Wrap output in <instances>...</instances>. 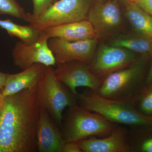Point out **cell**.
<instances>
[{
  "label": "cell",
  "instance_id": "6da1fadb",
  "mask_svg": "<svg viewBox=\"0 0 152 152\" xmlns=\"http://www.w3.org/2000/svg\"><path fill=\"white\" fill-rule=\"evenodd\" d=\"M37 86L4 97L0 111V152H35L40 105Z\"/></svg>",
  "mask_w": 152,
  "mask_h": 152
},
{
  "label": "cell",
  "instance_id": "7a4b0ae2",
  "mask_svg": "<svg viewBox=\"0 0 152 152\" xmlns=\"http://www.w3.org/2000/svg\"><path fill=\"white\" fill-rule=\"evenodd\" d=\"M77 97L81 107L100 114L111 122L129 127L152 125V116L141 113L132 102L108 99L89 88L78 93Z\"/></svg>",
  "mask_w": 152,
  "mask_h": 152
},
{
  "label": "cell",
  "instance_id": "3957f363",
  "mask_svg": "<svg viewBox=\"0 0 152 152\" xmlns=\"http://www.w3.org/2000/svg\"><path fill=\"white\" fill-rule=\"evenodd\" d=\"M69 108L61 127L65 142H77L91 137H107L119 124L111 122L100 114L83 109L78 104Z\"/></svg>",
  "mask_w": 152,
  "mask_h": 152
},
{
  "label": "cell",
  "instance_id": "277c9868",
  "mask_svg": "<svg viewBox=\"0 0 152 152\" xmlns=\"http://www.w3.org/2000/svg\"><path fill=\"white\" fill-rule=\"evenodd\" d=\"M146 58L137 60L131 65L109 75L96 93L108 99L133 102L145 86Z\"/></svg>",
  "mask_w": 152,
  "mask_h": 152
},
{
  "label": "cell",
  "instance_id": "5b68a950",
  "mask_svg": "<svg viewBox=\"0 0 152 152\" xmlns=\"http://www.w3.org/2000/svg\"><path fill=\"white\" fill-rule=\"evenodd\" d=\"M36 96L40 106L46 110L55 124L61 128L64 110L66 107L78 105L77 95L57 79L52 66H46L37 84Z\"/></svg>",
  "mask_w": 152,
  "mask_h": 152
},
{
  "label": "cell",
  "instance_id": "8992f818",
  "mask_svg": "<svg viewBox=\"0 0 152 152\" xmlns=\"http://www.w3.org/2000/svg\"><path fill=\"white\" fill-rule=\"evenodd\" d=\"M91 7L90 0H58L40 15L27 13L25 21L39 30L88 20Z\"/></svg>",
  "mask_w": 152,
  "mask_h": 152
},
{
  "label": "cell",
  "instance_id": "52a82bcc",
  "mask_svg": "<svg viewBox=\"0 0 152 152\" xmlns=\"http://www.w3.org/2000/svg\"><path fill=\"white\" fill-rule=\"evenodd\" d=\"M54 69L57 79L77 95L76 88L85 87L97 92L104 80L99 77L90 69L88 64L78 61L56 63Z\"/></svg>",
  "mask_w": 152,
  "mask_h": 152
},
{
  "label": "cell",
  "instance_id": "ba28073f",
  "mask_svg": "<svg viewBox=\"0 0 152 152\" xmlns=\"http://www.w3.org/2000/svg\"><path fill=\"white\" fill-rule=\"evenodd\" d=\"M133 52L124 48L103 46L89 65L94 75L104 80L110 74L126 67L137 61Z\"/></svg>",
  "mask_w": 152,
  "mask_h": 152
},
{
  "label": "cell",
  "instance_id": "9c48e42d",
  "mask_svg": "<svg viewBox=\"0 0 152 152\" xmlns=\"http://www.w3.org/2000/svg\"><path fill=\"white\" fill-rule=\"evenodd\" d=\"M97 39L69 42L58 38L48 40V45L56 63L78 61L89 65L94 56Z\"/></svg>",
  "mask_w": 152,
  "mask_h": 152
},
{
  "label": "cell",
  "instance_id": "30bf717a",
  "mask_svg": "<svg viewBox=\"0 0 152 152\" xmlns=\"http://www.w3.org/2000/svg\"><path fill=\"white\" fill-rule=\"evenodd\" d=\"M12 56L15 65L23 70L37 63L47 66L56 65L47 39L39 40L31 45L18 41L12 51Z\"/></svg>",
  "mask_w": 152,
  "mask_h": 152
},
{
  "label": "cell",
  "instance_id": "8fae6325",
  "mask_svg": "<svg viewBox=\"0 0 152 152\" xmlns=\"http://www.w3.org/2000/svg\"><path fill=\"white\" fill-rule=\"evenodd\" d=\"M88 20L92 25L98 37L112 33L121 23V10L117 0H110L91 6Z\"/></svg>",
  "mask_w": 152,
  "mask_h": 152
},
{
  "label": "cell",
  "instance_id": "7c38bea8",
  "mask_svg": "<svg viewBox=\"0 0 152 152\" xmlns=\"http://www.w3.org/2000/svg\"><path fill=\"white\" fill-rule=\"evenodd\" d=\"M129 135V129L118 124L107 137H91L77 142L83 152H131Z\"/></svg>",
  "mask_w": 152,
  "mask_h": 152
},
{
  "label": "cell",
  "instance_id": "4fadbf2b",
  "mask_svg": "<svg viewBox=\"0 0 152 152\" xmlns=\"http://www.w3.org/2000/svg\"><path fill=\"white\" fill-rule=\"evenodd\" d=\"M37 141L39 152H63L66 143L61 131L46 110L41 106Z\"/></svg>",
  "mask_w": 152,
  "mask_h": 152
},
{
  "label": "cell",
  "instance_id": "5bb4252c",
  "mask_svg": "<svg viewBox=\"0 0 152 152\" xmlns=\"http://www.w3.org/2000/svg\"><path fill=\"white\" fill-rule=\"evenodd\" d=\"M41 31L39 40L56 37L69 42H76L98 38L92 25L88 20L48 28Z\"/></svg>",
  "mask_w": 152,
  "mask_h": 152
},
{
  "label": "cell",
  "instance_id": "9a60e30c",
  "mask_svg": "<svg viewBox=\"0 0 152 152\" xmlns=\"http://www.w3.org/2000/svg\"><path fill=\"white\" fill-rule=\"evenodd\" d=\"M46 66L42 64L37 63L18 73L9 74L5 86L1 92L3 97L36 86L42 77Z\"/></svg>",
  "mask_w": 152,
  "mask_h": 152
},
{
  "label": "cell",
  "instance_id": "2e32d148",
  "mask_svg": "<svg viewBox=\"0 0 152 152\" xmlns=\"http://www.w3.org/2000/svg\"><path fill=\"white\" fill-rule=\"evenodd\" d=\"M126 14L129 22L136 31L152 39V16L135 2L127 4Z\"/></svg>",
  "mask_w": 152,
  "mask_h": 152
},
{
  "label": "cell",
  "instance_id": "e0dca14e",
  "mask_svg": "<svg viewBox=\"0 0 152 152\" xmlns=\"http://www.w3.org/2000/svg\"><path fill=\"white\" fill-rule=\"evenodd\" d=\"M131 152H152V125L129 127Z\"/></svg>",
  "mask_w": 152,
  "mask_h": 152
},
{
  "label": "cell",
  "instance_id": "ac0fdd59",
  "mask_svg": "<svg viewBox=\"0 0 152 152\" xmlns=\"http://www.w3.org/2000/svg\"><path fill=\"white\" fill-rule=\"evenodd\" d=\"M0 27L5 30L10 36L16 37L28 45L37 42L41 35L40 30L32 25L30 24L28 26H22L10 19L0 20Z\"/></svg>",
  "mask_w": 152,
  "mask_h": 152
},
{
  "label": "cell",
  "instance_id": "d6986e66",
  "mask_svg": "<svg viewBox=\"0 0 152 152\" xmlns=\"http://www.w3.org/2000/svg\"><path fill=\"white\" fill-rule=\"evenodd\" d=\"M112 45L127 49L146 56L152 55V39L141 34L135 37L118 39L114 41Z\"/></svg>",
  "mask_w": 152,
  "mask_h": 152
},
{
  "label": "cell",
  "instance_id": "ffe728a7",
  "mask_svg": "<svg viewBox=\"0 0 152 152\" xmlns=\"http://www.w3.org/2000/svg\"><path fill=\"white\" fill-rule=\"evenodd\" d=\"M133 103L141 113L152 116V83L144 87Z\"/></svg>",
  "mask_w": 152,
  "mask_h": 152
},
{
  "label": "cell",
  "instance_id": "44dd1931",
  "mask_svg": "<svg viewBox=\"0 0 152 152\" xmlns=\"http://www.w3.org/2000/svg\"><path fill=\"white\" fill-rule=\"evenodd\" d=\"M0 11L3 15H8L24 20L27 13L16 0H0Z\"/></svg>",
  "mask_w": 152,
  "mask_h": 152
},
{
  "label": "cell",
  "instance_id": "7402d4cb",
  "mask_svg": "<svg viewBox=\"0 0 152 152\" xmlns=\"http://www.w3.org/2000/svg\"><path fill=\"white\" fill-rule=\"evenodd\" d=\"M58 0H33V13H29L33 18L40 15Z\"/></svg>",
  "mask_w": 152,
  "mask_h": 152
},
{
  "label": "cell",
  "instance_id": "603a6c76",
  "mask_svg": "<svg viewBox=\"0 0 152 152\" xmlns=\"http://www.w3.org/2000/svg\"><path fill=\"white\" fill-rule=\"evenodd\" d=\"M63 152H83L77 142H68L65 143Z\"/></svg>",
  "mask_w": 152,
  "mask_h": 152
},
{
  "label": "cell",
  "instance_id": "cb8c5ba5",
  "mask_svg": "<svg viewBox=\"0 0 152 152\" xmlns=\"http://www.w3.org/2000/svg\"><path fill=\"white\" fill-rule=\"evenodd\" d=\"M134 2L152 16V0H136Z\"/></svg>",
  "mask_w": 152,
  "mask_h": 152
},
{
  "label": "cell",
  "instance_id": "d4e9b609",
  "mask_svg": "<svg viewBox=\"0 0 152 152\" xmlns=\"http://www.w3.org/2000/svg\"><path fill=\"white\" fill-rule=\"evenodd\" d=\"M9 74L0 72V92H1L5 86Z\"/></svg>",
  "mask_w": 152,
  "mask_h": 152
},
{
  "label": "cell",
  "instance_id": "484cf974",
  "mask_svg": "<svg viewBox=\"0 0 152 152\" xmlns=\"http://www.w3.org/2000/svg\"><path fill=\"white\" fill-rule=\"evenodd\" d=\"M151 83H152V63L146 77L145 85L149 84Z\"/></svg>",
  "mask_w": 152,
  "mask_h": 152
},
{
  "label": "cell",
  "instance_id": "4316f807",
  "mask_svg": "<svg viewBox=\"0 0 152 152\" xmlns=\"http://www.w3.org/2000/svg\"><path fill=\"white\" fill-rule=\"evenodd\" d=\"M3 100H4V97H3L2 96L1 92H0V111H1L2 106Z\"/></svg>",
  "mask_w": 152,
  "mask_h": 152
},
{
  "label": "cell",
  "instance_id": "83f0119b",
  "mask_svg": "<svg viewBox=\"0 0 152 152\" xmlns=\"http://www.w3.org/2000/svg\"><path fill=\"white\" fill-rule=\"evenodd\" d=\"M121 1L127 4H128L130 3L134 2L136 0H121Z\"/></svg>",
  "mask_w": 152,
  "mask_h": 152
},
{
  "label": "cell",
  "instance_id": "f1b7e54d",
  "mask_svg": "<svg viewBox=\"0 0 152 152\" xmlns=\"http://www.w3.org/2000/svg\"><path fill=\"white\" fill-rule=\"evenodd\" d=\"M96 1H99L100 2L101 1H102V0H96Z\"/></svg>",
  "mask_w": 152,
  "mask_h": 152
},
{
  "label": "cell",
  "instance_id": "f546056e",
  "mask_svg": "<svg viewBox=\"0 0 152 152\" xmlns=\"http://www.w3.org/2000/svg\"><path fill=\"white\" fill-rule=\"evenodd\" d=\"M0 15H3V14L1 12V11H0Z\"/></svg>",
  "mask_w": 152,
  "mask_h": 152
}]
</instances>
